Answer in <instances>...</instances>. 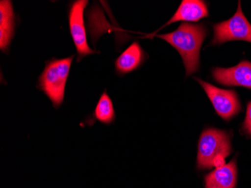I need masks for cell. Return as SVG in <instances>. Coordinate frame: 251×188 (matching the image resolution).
Instances as JSON below:
<instances>
[{"mask_svg":"<svg viewBox=\"0 0 251 188\" xmlns=\"http://www.w3.org/2000/svg\"><path fill=\"white\" fill-rule=\"evenodd\" d=\"M237 164L235 159L219 169H215L204 177L205 188H235Z\"/></svg>","mask_w":251,"mask_h":188,"instance_id":"9c48e42d","label":"cell"},{"mask_svg":"<svg viewBox=\"0 0 251 188\" xmlns=\"http://www.w3.org/2000/svg\"><path fill=\"white\" fill-rule=\"evenodd\" d=\"M225 159L226 157L222 155L216 156L215 158L213 160L212 166L215 167V169H219V168L223 167V166L226 165Z\"/></svg>","mask_w":251,"mask_h":188,"instance_id":"5bb4252c","label":"cell"},{"mask_svg":"<svg viewBox=\"0 0 251 188\" xmlns=\"http://www.w3.org/2000/svg\"><path fill=\"white\" fill-rule=\"evenodd\" d=\"M212 76L216 81L224 86L251 89V63L243 60L234 67L214 68Z\"/></svg>","mask_w":251,"mask_h":188,"instance_id":"52a82bcc","label":"cell"},{"mask_svg":"<svg viewBox=\"0 0 251 188\" xmlns=\"http://www.w3.org/2000/svg\"><path fill=\"white\" fill-rule=\"evenodd\" d=\"M94 115L97 121L106 125L111 124L115 121V108L106 90L100 97L94 110Z\"/></svg>","mask_w":251,"mask_h":188,"instance_id":"7c38bea8","label":"cell"},{"mask_svg":"<svg viewBox=\"0 0 251 188\" xmlns=\"http://www.w3.org/2000/svg\"><path fill=\"white\" fill-rule=\"evenodd\" d=\"M74 55L63 59L52 58L45 63V67L38 80V88L49 97L53 107L58 108L63 104L70 69Z\"/></svg>","mask_w":251,"mask_h":188,"instance_id":"7a4b0ae2","label":"cell"},{"mask_svg":"<svg viewBox=\"0 0 251 188\" xmlns=\"http://www.w3.org/2000/svg\"><path fill=\"white\" fill-rule=\"evenodd\" d=\"M231 151L230 137L228 133L218 129H206L201 133L199 141L197 167L199 169H211L216 156L222 155L226 158Z\"/></svg>","mask_w":251,"mask_h":188,"instance_id":"3957f363","label":"cell"},{"mask_svg":"<svg viewBox=\"0 0 251 188\" xmlns=\"http://www.w3.org/2000/svg\"><path fill=\"white\" fill-rule=\"evenodd\" d=\"M154 36L170 44L180 54L187 76L198 71L200 49L207 36V29L204 25L182 23L173 32L161 35L155 34Z\"/></svg>","mask_w":251,"mask_h":188,"instance_id":"6da1fadb","label":"cell"},{"mask_svg":"<svg viewBox=\"0 0 251 188\" xmlns=\"http://www.w3.org/2000/svg\"><path fill=\"white\" fill-rule=\"evenodd\" d=\"M87 0H77L70 5L69 11V26L70 34L77 51V61L80 62L83 58L97 53L90 49L87 42V31L84 24V13L88 5Z\"/></svg>","mask_w":251,"mask_h":188,"instance_id":"5b68a950","label":"cell"},{"mask_svg":"<svg viewBox=\"0 0 251 188\" xmlns=\"http://www.w3.org/2000/svg\"><path fill=\"white\" fill-rule=\"evenodd\" d=\"M211 45H221L229 41L242 40L251 42V25L244 15L241 2L238 9L229 20L216 24Z\"/></svg>","mask_w":251,"mask_h":188,"instance_id":"277c9868","label":"cell"},{"mask_svg":"<svg viewBox=\"0 0 251 188\" xmlns=\"http://www.w3.org/2000/svg\"><path fill=\"white\" fill-rule=\"evenodd\" d=\"M195 79L206 93L216 112L223 119L229 121L240 112V100L235 90L218 88L201 79Z\"/></svg>","mask_w":251,"mask_h":188,"instance_id":"8992f818","label":"cell"},{"mask_svg":"<svg viewBox=\"0 0 251 188\" xmlns=\"http://www.w3.org/2000/svg\"><path fill=\"white\" fill-rule=\"evenodd\" d=\"M145 60V52L139 42L129 45L115 60V69L119 75H126L140 67Z\"/></svg>","mask_w":251,"mask_h":188,"instance_id":"8fae6325","label":"cell"},{"mask_svg":"<svg viewBox=\"0 0 251 188\" xmlns=\"http://www.w3.org/2000/svg\"><path fill=\"white\" fill-rule=\"evenodd\" d=\"M243 131L247 135L251 137V102L248 103L247 107L246 117L243 123Z\"/></svg>","mask_w":251,"mask_h":188,"instance_id":"4fadbf2b","label":"cell"},{"mask_svg":"<svg viewBox=\"0 0 251 188\" xmlns=\"http://www.w3.org/2000/svg\"><path fill=\"white\" fill-rule=\"evenodd\" d=\"M208 15H209V12H208V5L204 1L183 0L175 15L162 28L178 21L197 22L202 18H206Z\"/></svg>","mask_w":251,"mask_h":188,"instance_id":"ba28073f","label":"cell"},{"mask_svg":"<svg viewBox=\"0 0 251 188\" xmlns=\"http://www.w3.org/2000/svg\"><path fill=\"white\" fill-rule=\"evenodd\" d=\"M15 16L11 1L0 2V49L7 52L15 34Z\"/></svg>","mask_w":251,"mask_h":188,"instance_id":"30bf717a","label":"cell"}]
</instances>
